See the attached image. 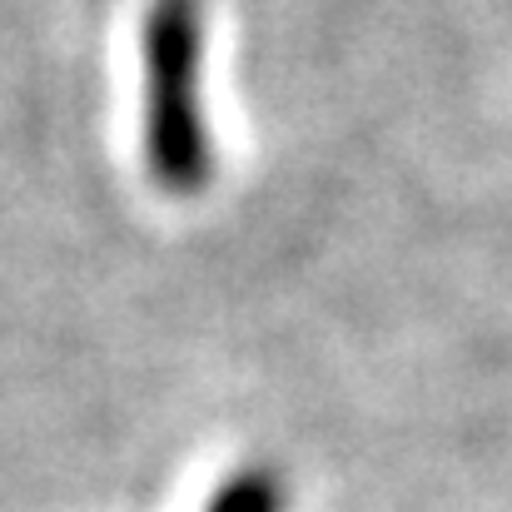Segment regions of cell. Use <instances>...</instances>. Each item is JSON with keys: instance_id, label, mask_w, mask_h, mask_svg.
Here are the masks:
<instances>
[{"instance_id": "6da1fadb", "label": "cell", "mask_w": 512, "mask_h": 512, "mask_svg": "<svg viewBox=\"0 0 512 512\" xmlns=\"http://www.w3.org/2000/svg\"><path fill=\"white\" fill-rule=\"evenodd\" d=\"M145 170L165 194H199L214 174L204 125V0H150L140 20Z\"/></svg>"}, {"instance_id": "7a4b0ae2", "label": "cell", "mask_w": 512, "mask_h": 512, "mask_svg": "<svg viewBox=\"0 0 512 512\" xmlns=\"http://www.w3.org/2000/svg\"><path fill=\"white\" fill-rule=\"evenodd\" d=\"M284 503H289V488L279 468H239L234 478L219 483L204 512H284Z\"/></svg>"}]
</instances>
